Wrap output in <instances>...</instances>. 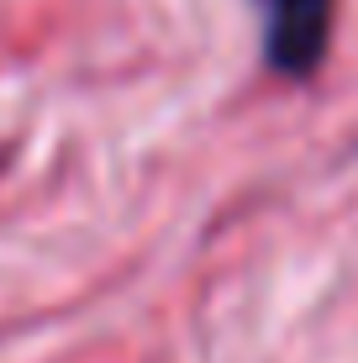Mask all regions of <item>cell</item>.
Returning a JSON list of instances; mask_svg holds the SVG:
<instances>
[{"label": "cell", "instance_id": "6da1fadb", "mask_svg": "<svg viewBox=\"0 0 358 363\" xmlns=\"http://www.w3.org/2000/svg\"><path fill=\"white\" fill-rule=\"evenodd\" d=\"M264 6V53L285 79H306L322 69L332 48L337 0H258Z\"/></svg>", "mask_w": 358, "mask_h": 363}]
</instances>
